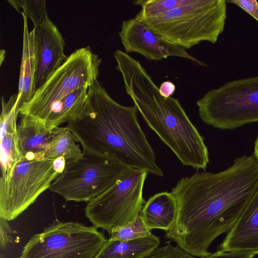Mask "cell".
<instances>
[{
    "label": "cell",
    "instance_id": "obj_1",
    "mask_svg": "<svg viewBox=\"0 0 258 258\" xmlns=\"http://www.w3.org/2000/svg\"><path fill=\"white\" fill-rule=\"evenodd\" d=\"M258 189V162L253 155L236 158L216 173L197 172L179 180L171 192L178 206L167 238L186 253L204 257L213 241L234 226Z\"/></svg>",
    "mask_w": 258,
    "mask_h": 258
},
{
    "label": "cell",
    "instance_id": "obj_2",
    "mask_svg": "<svg viewBox=\"0 0 258 258\" xmlns=\"http://www.w3.org/2000/svg\"><path fill=\"white\" fill-rule=\"evenodd\" d=\"M138 111L135 105L116 102L96 80L88 88L83 107L67 126L83 151L109 156L134 169L162 176Z\"/></svg>",
    "mask_w": 258,
    "mask_h": 258
},
{
    "label": "cell",
    "instance_id": "obj_3",
    "mask_svg": "<svg viewBox=\"0 0 258 258\" xmlns=\"http://www.w3.org/2000/svg\"><path fill=\"white\" fill-rule=\"evenodd\" d=\"M113 56L125 91L143 118L174 153L181 163L205 170L209 162L204 137L177 99L165 98L140 61L120 50Z\"/></svg>",
    "mask_w": 258,
    "mask_h": 258
},
{
    "label": "cell",
    "instance_id": "obj_4",
    "mask_svg": "<svg viewBox=\"0 0 258 258\" xmlns=\"http://www.w3.org/2000/svg\"><path fill=\"white\" fill-rule=\"evenodd\" d=\"M226 2L194 0L164 13L139 20L166 41L185 49L202 41L214 44L224 29Z\"/></svg>",
    "mask_w": 258,
    "mask_h": 258
},
{
    "label": "cell",
    "instance_id": "obj_5",
    "mask_svg": "<svg viewBox=\"0 0 258 258\" xmlns=\"http://www.w3.org/2000/svg\"><path fill=\"white\" fill-rule=\"evenodd\" d=\"M82 152L49 188L67 202H89L136 170L110 157Z\"/></svg>",
    "mask_w": 258,
    "mask_h": 258
},
{
    "label": "cell",
    "instance_id": "obj_6",
    "mask_svg": "<svg viewBox=\"0 0 258 258\" xmlns=\"http://www.w3.org/2000/svg\"><path fill=\"white\" fill-rule=\"evenodd\" d=\"M101 62L89 46L76 49L21 106L19 114L40 123L53 104L77 89L89 88L97 80Z\"/></svg>",
    "mask_w": 258,
    "mask_h": 258
},
{
    "label": "cell",
    "instance_id": "obj_7",
    "mask_svg": "<svg viewBox=\"0 0 258 258\" xmlns=\"http://www.w3.org/2000/svg\"><path fill=\"white\" fill-rule=\"evenodd\" d=\"M196 103L202 120L215 128L234 130L258 122V76L210 90Z\"/></svg>",
    "mask_w": 258,
    "mask_h": 258
},
{
    "label": "cell",
    "instance_id": "obj_8",
    "mask_svg": "<svg viewBox=\"0 0 258 258\" xmlns=\"http://www.w3.org/2000/svg\"><path fill=\"white\" fill-rule=\"evenodd\" d=\"M107 240L94 225L56 220L33 236L17 258H96Z\"/></svg>",
    "mask_w": 258,
    "mask_h": 258
},
{
    "label": "cell",
    "instance_id": "obj_9",
    "mask_svg": "<svg viewBox=\"0 0 258 258\" xmlns=\"http://www.w3.org/2000/svg\"><path fill=\"white\" fill-rule=\"evenodd\" d=\"M55 159L43 156L22 157L9 177L0 180V218L16 219L49 189L60 173Z\"/></svg>",
    "mask_w": 258,
    "mask_h": 258
},
{
    "label": "cell",
    "instance_id": "obj_10",
    "mask_svg": "<svg viewBox=\"0 0 258 258\" xmlns=\"http://www.w3.org/2000/svg\"><path fill=\"white\" fill-rule=\"evenodd\" d=\"M148 173L136 170L103 194L88 202L85 216L109 234L136 219L145 203L143 188Z\"/></svg>",
    "mask_w": 258,
    "mask_h": 258
},
{
    "label": "cell",
    "instance_id": "obj_11",
    "mask_svg": "<svg viewBox=\"0 0 258 258\" xmlns=\"http://www.w3.org/2000/svg\"><path fill=\"white\" fill-rule=\"evenodd\" d=\"M119 36L126 53L137 52L154 61L177 56L189 59L200 66H207L190 55L184 48L163 39L136 17L122 21Z\"/></svg>",
    "mask_w": 258,
    "mask_h": 258
},
{
    "label": "cell",
    "instance_id": "obj_12",
    "mask_svg": "<svg viewBox=\"0 0 258 258\" xmlns=\"http://www.w3.org/2000/svg\"><path fill=\"white\" fill-rule=\"evenodd\" d=\"M33 29L36 47L35 93L61 66L68 56L64 52V40L50 19Z\"/></svg>",
    "mask_w": 258,
    "mask_h": 258
},
{
    "label": "cell",
    "instance_id": "obj_13",
    "mask_svg": "<svg viewBox=\"0 0 258 258\" xmlns=\"http://www.w3.org/2000/svg\"><path fill=\"white\" fill-rule=\"evenodd\" d=\"M19 109L17 94L11 96L7 102L2 97L0 117V180H6L9 177L14 167L21 158L17 130Z\"/></svg>",
    "mask_w": 258,
    "mask_h": 258
},
{
    "label": "cell",
    "instance_id": "obj_14",
    "mask_svg": "<svg viewBox=\"0 0 258 258\" xmlns=\"http://www.w3.org/2000/svg\"><path fill=\"white\" fill-rule=\"evenodd\" d=\"M218 249L258 254V189Z\"/></svg>",
    "mask_w": 258,
    "mask_h": 258
},
{
    "label": "cell",
    "instance_id": "obj_15",
    "mask_svg": "<svg viewBox=\"0 0 258 258\" xmlns=\"http://www.w3.org/2000/svg\"><path fill=\"white\" fill-rule=\"evenodd\" d=\"M23 20V35L22 58L20 66L18 101L21 106L33 96L36 71V47L34 29L29 31L27 18L22 14Z\"/></svg>",
    "mask_w": 258,
    "mask_h": 258
},
{
    "label": "cell",
    "instance_id": "obj_16",
    "mask_svg": "<svg viewBox=\"0 0 258 258\" xmlns=\"http://www.w3.org/2000/svg\"><path fill=\"white\" fill-rule=\"evenodd\" d=\"M178 213L177 201L171 192L163 191L150 197L144 204L141 215L150 230L166 232L175 224Z\"/></svg>",
    "mask_w": 258,
    "mask_h": 258
},
{
    "label": "cell",
    "instance_id": "obj_17",
    "mask_svg": "<svg viewBox=\"0 0 258 258\" xmlns=\"http://www.w3.org/2000/svg\"><path fill=\"white\" fill-rule=\"evenodd\" d=\"M20 116L17 130L21 158L43 156L53 136V131H45L41 125L31 118Z\"/></svg>",
    "mask_w": 258,
    "mask_h": 258
},
{
    "label": "cell",
    "instance_id": "obj_18",
    "mask_svg": "<svg viewBox=\"0 0 258 258\" xmlns=\"http://www.w3.org/2000/svg\"><path fill=\"white\" fill-rule=\"evenodd\" d=\"M88 88L77 89L53 104L39 123L45 131H51L68 123L79 112L85 102Z\"/></svg>",
    "mask_w": 258,
    "mask_h": 258
},
{
    "label": "cell",
    "instance_id": "obj_19",
    "mask_svg": "<svg viewBox=\"0 0 258 258\" xmlns=\"http://www.w3.org/2000/svg\"><path fill=\"white\" fill-rule=\"evenodd\" d=\"M159 237L153 234L126 241L107 240L96 258H144L160 245Z\"/></svg>",
    "mask_w": 258,
    "mask_h": 258
},
{
    "label": "cell",
    "instance_id": "obj_20",
    "mask_svg": "<svg viewBox=\"0 0 258 258\" xmlns=\"http://www.w3.org/2000/svg\"><path fill=\"white\" fill-rule=\"evenodd\" d=\"M75 142L73 134L67 126L57 127L53 130V136L43 156L50 159L63 157L66 164L74 161L83 154Z\"/></svg>",
    "mask_w": 258,
    "mask_h": 258
},
{
    "label": "cell",
    "instance_id": "obj_21",
    "mask_svg": "<svg viewBox=\"0 0 258 258\" xmlns=\"http://www.w3.org/2000/svg\"><path fill=\"white\" fill-rule=\"evenodd\" d=\"M194 0H139L134 4L141 6L136 18L141 19L157 16L174 8L189 4Z\"/></svg>",
    "mask_w": 258,
    "mask_h": 258
},
{
    "label": "cell",
    "instance_id": "obj_22",
    "mask_svg": "<svg viewBox=\"0 0 258 258\" xmlns=\"http://www.w3.org/2000/svg\"><path fill=\"white\" fill-rule=\"evenodd\" d=\"M10 4L21 14L29 18L36 27L49 19L45 0H8Z\"/></svg>",
    "mask_w": 258,
    "mask_h": 258
},
{
    "label": "cell",
    "instance_id": "obj_23",
    "mask_svg": "<svg viewBox=\"0 0 258 258\" xmlns=\"http://www.w3.org/2000/svg\"><path fill=\"white\" fill-rule=\"evenodd\" d=\"M152 234L140 214L134 221L126 225L113 229L110 241H126L149 236Z\"/></svg>",
    "mask_w": 258,
    "mask_h": 258
},
{
    "label": "cell",
    "instance_id": "obj_24",
    "mask_svg": "<svg viewBox=\"0 0 258 258\" xmlns=\"http://www.w3.org/2000/svg\"><path fill=\"white\" fill-rule=\"evenodd\" d=\"M8 221L0 218V247L1 251H4L8 245L12 242V230Z\"/></svg>",
    "mask_w": 258,
    "mask_h": 258
},
{
    "label": "cell",
    "instance_id": "obj_25",
    "mask_svg": "<svg viewBox=\"0 0 258 258\" xmlns=\"http://www.w3.org/2000/svg\"><path fill=\"white\" fill-rule=\"evenodd\" d=\"M232 3L250 14L258 21V2L256 0H232L226 1Z\"/></svg>",
    "mask_w": 258,
    "mask_h": 258
},
{
    "label": "cell",
    "instance_id": "obj_26",
    "mask_svg": "<svg viewBox=\"0 0 258 258\" xmlns=\"http://www.w3.org/2000/svg\"><path fill=\"white\" fill-rule=\"evenodd\" d=\"M254 254L244 252L217 250L201 258H253Z\"/></svg>",
    "mask_w": 258,
    "mask_h": 258
},
{
    "label": "cell",
    "instance_id": "obj_27",
    "mask_svg": "<svg viewBox=\"0 0 258 258\" xmlns=\"http://www.w3.org/2000/svg\"><path fill=\"white\" fill-rule=\"evenodd\" d=\"M159 91L161 96L165 98H169L174 93L175 86L171 81H164L160 85Z\"/></svg>",
    "mask_w": 258,
    "mask_h": 258
},
{
    "label": "cell",
    "instance_id": "obj_28",
    "mask_svg": "<svg viewBox=\"0 0 258 258\" xmlns=\"http://www.w3.org/2000/svg\"><path fill=\"white\" fill-rule=\"evenodd\" d=\"M258 162V136L257 137L254 145L253 154Z\"/></svg>",
    "mask_w": 258,
    "mask_h": 258
},
{
    "label": "cell",
    "instance_id": "obj_29",
    "mask_svg": "<svg viewBox=\"0 0 258 258\" xmlns=\"http://www.w3.org/2000/svg\"><path fill=\"white\" fill-rule=\"evenodd\" d=\"M6 51L4 49H1L0 51V65H2V63L3 60L5 59Z\"/></svg>",
    "mask_w": 258,
    "mask_h": 258
}]
</instances>
